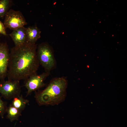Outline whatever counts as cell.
<instances>
[{
	"label": "cell",
	"instance_id": "3957f363",
	"mask_svg": "<svg viewBox=\"0 0 127 127\" xmlns=\"http://www.w3.org/2000/svg\"><path fill=\"white\" fill-rule=\"evenodd\" d=\"M39 63L45 71L50 72L56 65L53 54L50 46L46 43H42L38 46L36 51Z\"/></svg>",
	"mask_w": 127,
	"mask_h": 127
},
{
	"label": "cell",
	"instance_id": "277c9868",
	"mask_svg": "<svg viewBox=\"0 0 127 127\" xmlns=\"http://www.w3.org/2000/svg\"><path fill=\"white\" fill-rule=\"evenodd\" d=\"M21 86L19 81L4 80L0 81V93L6 100H10L20 95Z\"/></svg>",
	"mask_w": 127,
	"mask_h": 127
},
{
	"label": "cell",
	"instance_id": "5b68a950",
	"mask_svg": "<svg viewBox=\"0 0 127 127\" xmlns=\"http://www.w3.org/2000/svg\"><path fill=\"white\" fill-rule=\"evenodd\" d=\"M4 24L6 28L13 30L24 27L27 23L21 12L12 9L8 11L5 17Z\"/></svg>",
	"mask_w": 127,
	"mask_h": 127
},
{
	"label": "cell",
	"instance_id": "7a4b0ae2",
	"mask_svg": "<svg viewBox=\"0 0 127 127\" xmlns=\"http://www.w3.org/2000/svg\"><path fill=\"white\" fill-rule=\"evenodd\" d=\"M67 85V81L64 77L54 78L44 90L36 93L37 102L40 105L58 104L65 98Z\"/></svg>",
	"mask_w": 127,
	"mask_h": 127
},
{
	"label": "cell",
	"instance_id": "5bb4252c",
	"mask_svg": "<svg viewBox=\"0 0 127 127\" xmlns=\"http://www.w3.org/2000/svg\"><path fill=\"white\" fill-rule=\"evenodd\" d=\"M5 29L6 28L4 24L0 21V34L4 36H7V34L6 32Z\"/></svg>",
	"mask_w": 127,
	"mask_h": 127
},
{
	"label": "cell",
	"instance_id": "9c48e42d",
	"mask_svg": "<svg viewBox=\"0 0 127 127\" xmlns=\"http://www.w3.org/2000/svg\"><path fill=\"white\" fill-rule=\"evenodd\" d=\"M26 41L32 44H35L40 37L41 31L36 26H30L26 28Z\"/></svg>",
	"mask_w": 127,
	"mask_h": 127
},
{
	"label": "cell",
	"instance_id": "30bf717a",
	"mask_svg": "<svg viewBox=\"0 0 127 127\" xmlns=\"http://www.w3.org/2000/svg\"><path fill=\"white\" fill-rule=\"evenodd\" d=\"M29 102L28 100L24 99L21 95L13 98L11 104L22 111L24 109L26 104Z\"/></svg>",
	"mask_w": 127,
	"mask_h": 127
},
{
	"label": "cell",
	"instance_id": "ba28073f",
	"mask_svg": "<svg viewBox=\"0 0 127 127\" xmlns=\"http://www.w3.org/2000/svg\"><path fill=\"white\" fill-rule=\"evenodd\" d=\"M9 35L13 41L15 46H21L27 42L26 29L24 27L13 30Z\"/></svg>",
	"mask_w": 127,
	"mask_h": 127
},
{
	"label": "cell",
	"instance_id": "52a82bcc",
	"mask_svg": "<svg viewBox=\"0 0 127 127\" xmlns=\"http://www.w3.org/2000/svg\"><path fill=\"white\" fill-rule=\"evenodd\" d=\"M10 52L6 43H0V80H4L7 76Z\"/></svg>",
	"mask_w": 127,
	"mask_h": 127
},
{
	"label": "cell",
	"instance_id": "4fadbf2b",
	"mask_svg": "<svg viewBox=\"0 0 127 127\" xmlns=\"http://www.w3.org/2000/svg\"><path fill=\"white\" fill-rule=\"evenodd\" d=\"M1 97L0 95V116L3 118L4 115L6 113L8 107L7 103L2 100Z\"/></svg>",
	"mask_w": 127,
	"mask_h": 127
},
{
	"label": "cell",
	"instance_id": "7c38bea8",
	"mask_svg": "<svg viewBox=\"0 0 127 127\" xmlns=\"http://www.w3.org/2000/svg\"><path fill=\"white\" fill-rule=\"evenodd\" d=\"M11 1L10 0H0V18H3L8 11Z\"/></svg>",
	"mask_w": 127,
	"mask_h": 127
},
{
	"label": "cell",
	"instance_id": "8fae6325",
	"mask_svg": "<svg viewBox=\"0 0 127 127\" xmlns=\"http://www.w3.org/2000/svg\"><path fill=\"white\" fill-rule=\"evenodd\" d=\"M22 111L12 106L11 104L8 107L6 113L7 117L11 122L17 120L21 115Z\"/></svg>",
	"mask_w": 127,
	"mask_h": 127
},
{
	"label": "cell",
	"instance_id": "6da1fadb",
	"mask_svg": "<svg viewBox=\"0 0 127 127\" xmlns=\"http://www.w3.org/2000/svg\"><path fill=\"white\" fill-rule=\"evenodd\" d=\"M35 44L26 42L11 49L7 77L8 80H25L36 74L39 63Z\"/></svg>",
	"mask_w": 127,
	"mask_h": 127
},
{
	"label": "cell",
	"instance_id": "8992f818",
	"mask_svg": "<svg viewBox=\"0 0 127 127\" xmlns=\"http://www.w3.org/2000/svg\"><path fill=\"white\" fill-rule=\"evenodd\" d=\"M50 72L46 71L40 75L36 74L30 76L24 80V86L27 89L26 96L32 92L44 87V81L49 74Z\"/></svg>",
	"mask_w": 127,
	"mask_h": 127
}]
</instances>
